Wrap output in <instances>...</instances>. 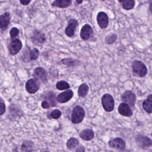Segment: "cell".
<instances>
[{
	"mask_svg": "<svg viewBox=\"0 0 152 152\" xmlns=\"http://www.w3.org/2000/svg\"><path fill=\"white\" fill-rule=\"evenodd\" d=\"M71 4L72 0H55L52 5L60 8H66L69 7Z\"/></svg>",
	"mask_w": 152,
	"mask_h": 152,
	"instance_id": "obj_17",
	"label": "cell"
},
{
	"mask_svg": "<svg viewBox=\"0 0 152 152\" xmlns=\"http://www.w3.org/2000/svg\"><path fill=\"white\" fill-rule=\"evenodd\" d=\"M40 52L38 49L34 48L33 49H31L29 52V59L30 61H35L36 60L39 56Z\"/></svg>",
	"mask_w": 152,
	"mask_h": 152,
	"instance_id": "obj_24",
	"label": "cell"
},
{
	"mask_svg": "<svg viewBox=\"0 0 152 152\" xmlns=\"http://www.w3.org/2000/svg\"><path fill=\"white\" fill-rule=\"evenodd\" d=\"M11 20V15L9 12H6L0 16V27L3 31L7 29Z\"/></svg>",
	"mask_w": 152,
	"mask_h": 152,
	"instance_id": "obj_14",
	"label": "cell"
},
{
	"mask_svg": "<svg viewBox=\"0 0 152 152\" xmlns=\"http://www.w3.org/2000/svg\"><path fill=\"white\" fill-rule=\"evenodd\" d=\"M10 37H11V38L12 39L15 38L19 34V30H18V28H17V27H12L10 30Z\"/></svg>",
	"mask_w": 152,
	"mask_h": 152,
	"instance_id": "obj_29",
	"label": "cell"
},
{
	"mask_svg": "<svg viewBox=\"0 0 152 152\" xmlns=\"http://www.w3.org/2000/svg\"><path fill=\"white\" fill-rule=\"evenodd\" d=\"M102 104L103 109L107 112H111L114 108V100L109 94H105L102 98Z\"/></svg>",
	"mask_w": 152,
	"mask_h": 152,
	"instance_id": "obj_3",
	"label": "cell"
},
{
	"mask_svg": "<svg viewBox=\"0 0 152 152\" xmlns=\"http://www.w3.org/2000/svg\"><path fill=\"white\" fill-rule=\"evenodd\" d=\"M32 147V142L30 141H24L21 145V150L23 152H28Z\"/></svg>",
	"mask_w": 152,
	"mask_h": 152,
	"instance_id": "obj_28",
	"label": "cell"
},
{
	"mask_svg": "<svg viewBox=\"0 0 152 152\" xmlns=\"http://www.w3.org/2000/svg\"><path fill=\"white\" fill-rule=\"evenodd\" d=\"M116 39H117V35L114 33H110L106 36L104 40L107 44L111 45L114 43L116 42Z\"/></svg>",
	"mask_w": 152,
	"mask_h": 152,
	"instance_id": "obj_25",
	"label": "cell"
},
{
	"mask_svg": "<svg viewBox=\"0 0 152 152\" xmlns=\"http://www.w3.org/2000/svg\"><path fill=\"white\" fill-rule=\"evenodd\" d=\"M150 49H151V50H152V45H151V47H150Z\"/></svg>",
	"mask_w": 152,
	"mask_h": 152,
	"instance_id": "obj_39",
	"label": "cell"
},
{
	"mask_svg": "<svg viewBox=\"0 0 152 152\" xmlns=\"http://www.w3.org/2000/svg\"><path fill=\"white\" fill-rule=\"evenodd\" d=\"M109 145L110 147L115 148L118 150H123L125 147V141L119 138H115L109 141Z\"/></svg>",
	"mask_w": 152,
	"mask_h": 152,
	"instance_id": "obj_16",
	"label": "cell"
},
{
	"mask_svg": "<svg viewBox=\"0 0 152 152\" xmlns=\"http://www.w3.org/2000/svg\"><path fill=\"white\" fill-rule=\"evenodd\" d=\"M137 145L142 148H147L152 145V140L148 137L141 135H138L135 137Z\"/></svg>",
	"mask_w": 152,
	"mask_h": 152,
	"instance_id": "obj_7",
	"label": "cell"
},
{
	"mask_svg": "<svg viewBox=\"0 0 152 152\" xmlns=\"http://www.w3.org/2000/svg\"><path fill=\"white\" fill-rule=\"evenodd\" d=\"M147 99H148V100H151V101H152V94L148 95V96H147Z\"/></svg>",
	"mask_w": 152,
	"mask_h": 152,
	"instance_id": "obj_36",
	"label": "cell"
},
{
	"mask_svg": "<svg viewBox=\"0 0 152 152\" xmlns=\"http://www.w3.org/2000/svg\"><path fill=\"white\" fill-rule=\"evenodd\" d=\"M30 38L31 42L34 45L41 46L46 41V37L45 34L42 32L37 30H34L32 32Z\"/></svg>",
	"mask_w": 152,
	"mask_h": 152,
	"instance_id": "obj_4",
	"label": "cell"
},
{
	"mask_svg": "<svg viewBox=\"0 0 152 152\" xmlns=\"http://www.w3.org/2000/svg\"><path fill=\"white\" fill-rule=\"evenodd\" d=\"M61 62L68 66H75L79 65L80 62L77 59H74L72 58H64L61 60Z\"/></svg>",
	"mask_w": 152,
	"mask_h": 152,
	"instance_id": "obj_19",
	"label": "cell"
},
{
	"mask_svg": "<svg viewBox=\"0 0 152 152\" xmlns=\"http://www.w3.org/2000/svg\"><path fill=\"white\" fill-rule=\"evenodd\" d=\"M132 68L134 74L140 77H144L147 74V67L141 61H134L132 64Z\"/></svg>",
	"mask_w": 152,
	"mask_h": 152,
	"instance_id": "obj_1",
	"label": "cell"
},
{
	"mask_svg": "<svg viewBox=\"0 0 152 152\" xmlns=\"http://www.w3.org/2000/svg\"><path fill=\"white\" fill-rule=\"evenodd\" d=\"M45 100L48 102L50 104V107H53L56 105V101H55V96L53 92H49L46 95Z\"/></svg>",
	"mask_w": 152,
	"mask_h": 152,
	"instance_id": "obj_21",
	"label": "cell"
},
{
	"mask_svg": "<svg viewBox=\"0 0 152 152\" xmlns=\"http://www.w3.org/2000/svg\"><path fill=\"white\" fill-rule=\"evenodd\" d=\"M50 116L53 119H58L61 116V112L58 109H55L51 112Z\"/></svg>",
	"mask_w": 152,
	"mask_h": 152,
	"instance_id": "obj_30",
	"label": "cell"
},
{
	"mask_svg": "<svg viewBox=\"0 0 152 152\" xmlns=\"http://www.w3.org/2000/svg\"><path fill=\"white\" fill-rule=\"evenodd\" d=\"M74 93L71 90H68L58 94L56 100L61 103H64L68 102L73 97Z\"/></svg>",
	"mask_w": 152,
	"mask_h": 152,
	"instance_id": "obj_11",
	"label": "cell"
},
{
	"mask_svg": "<svg viewBox=\"0 0 152 152\" xmlns=\"http://www.w3.org/2000/svg\"><path fill=\"white\" fill-rule=\"evenodd\" d=\"M31 0H20V3L23 5H28Z\"/></svg>",
	"mask_w": 152,
	"mask_h": 152,
	"instance_id": "obj_34",
	"label": "cell"
},
{
	"mask_svg": "<svg viewBox=\"0 0 152 152\" xmlns=\"http://www.w3.org/2000/svg\"><path fill=\"white\" fill-rule=\"evenodd\" d=\"M42 107L43 108V109H49L50 106V104L48 103V102H46V100H44L42 102Z\"/></svg>",
	"mask_w": 152,
	"mask_h": 152,
	"instance_id": "obj_32",
	"label": "cell"
},
{
	"mask_svg": "<svg viewBox=\"0 0 152 152\" xmlns=\"http://www.w3.org/2000/svg\"><path fill=\"white\" fill-rule=\"evenodd\" d=\"M79 141L75 138H71L66 142V147L69 150H73L78 145Z\"/></svg>",
	"mask_w": 152,
	"mask_h": 152,
	"instance_id": "obj_22",
	"label": "cell"
},
{
	"mask_svg": "<svg viewBox=\"0 0 152 152\" xmlns=\"http://www.w3.org/2000/svg\"><path fill=\"white\" fill-rule=\"evenodd\" d=\"M135 5L134 0H127L122 4V8L125 10H130L134 8Z\"/></svg>",
	"mask_w": 152,
	"mask_h": 152,
	"instance_id": "obj_27",
	"label": "cell"
},
{
	"mask_svg": "<svg viewBox=\"0 0 152 152\" xmlns=\"http://www.w3.org/2000/svg\"><path fill=\"white\" fill-rule=\"evenodd\" d=\"M23 47L22 42L20 39H15L11 40L8 45L9 53L11 55H17L21 49Z\"/></svg>",
	"mask_w": 152,
	"mask_h": 152,
	"instance_id": "obj_5",
	"label": "cell"
},
{
	"mask_svg": "<svg viewBox=\"0 0 152 152\" xmlns=\"http://www.w3.org/2000/svg\"><path fill=\"white\" fill-rule=\"evenodd\" d=\"M85 1H90V0H85Z\"/></svg>",
	"mask_w": 152,
	"mask_h": 152,
	"instance_id": "obj_41",
	"label": "cell"
},
{
	"mask_svg": "<svg viewBox=\"0 0 152 152\" xmlns=\"http://www.w3.org/2000/svg\"><path fill=\"white\" fill-rule=\"evenodd\" d=\"M100 1H104L105 0H100Z\"/></svg>",
	"mask_w": 152,
	"mask_h": 152,
	"instance_id": "obj_40",
	"label": "cell"
},
{
	"mask_svg": "<svg viewBox=\"0 0 152 152\" xmlns=\"http://www.w3.org/2000/svg\"><path fill=\"white\" fill-rule=\"evenodd\" d=\"M88 91V86L87 84L83 83L81 84L78 88V94L81 97H85Z\"/></svg>",
	"mask_w": 152,
	"mask_h": 152,
	"instance_id": "obj_20",
	"label": "cell"
},
{
	"mask_svg": "<svg viewBox=\"0 0 152 152\" xmlns=\"http://www.w3.org/2000/svg\"><path fill=\"white\" fill-rule=\"evenodd\" d=\"M97 22L101 28H106L109 23V18L106 13L103 11L99 12L97 15Z\"/></svg>",
	"mask_w": 152,
	"mask_h": 152,
	"instance_id": "obj_9",
	"label": "cell"
},
{
	"mask_svg": "<svg viewBox=\"0 0 152 152\" xmlns=\"http://www.w3.org/2000/svg\"><path fill=\"white\" fill-rule=\"evenodd\" d=\"M69 85L68 83L65 81H60L56 83V87L57 89L59 90H66L69 88Z\"/></svg>",
	"mask_w": 152,
	"mask_h": 152,
	"instance_id": "obj_26",
	"label": "cell"
},
{
	"mask_svg": "<svg viewBox=\"0 0 152 152\" xmlns=\"http://www.w3.org/2000/svg\"><path fill=\"white\" fill-rule=\"evenodd\" d=\"M119 1V2H121V3H124L126 1H127V0H118Z\"/></svg>",
	"mask_w": 152,
	"mask_h": 152,
	"instance_id": "obj_38",
	"label": "cell"
},
{
	"mask_svg": "<svg viewBox=\"0 0 152 152\" xmlns=\"http://www.w3.org/2000/svg\"><path fill=\"white\" fill-rule=\"evenodd\" d=\"M85 111L84 109L79 106L74 107L71 115V121L73 124H79L84 118Z\"/></svg>",
	"mask_w": 152,
	"mask_h": 152,
	"instance_id": "obj_2",
	"label": "cell"
},
{
	"mask_svg": "<svg viewBox=\"0 0 152 152\" xmlns=\"http://www.w3.org/2000/svg\"><path fill=\"white\" fill-rule=\"evenodd\" d=\"M33 76L34 78L42 82H46L47 80V73L46 71L41 67H37L34 69Z\"/></svg>",
	"mask_w": 152,
	"mask_h": 152,
	"instance_id": "obj_12",
	"label": "cell"
},
{
	"mask_svg": "<svg viewBox=\"0 0 152 152\" xmlns=\"http://www.w3.org/2000/svg\"><path fill=\"white\" fill-rule=\"evenodd\" d=\"M85 148L83 145H80L76 148V152H84Z\"/></svg>",
	"mask_w": 152,
	"mask_h": 152,
	"instance_id": "obj_33",
	"label": "cell"
},
{
	"mask_svg": "<svg viewBox=\"0 0 152 152\" xmlns=\"http://www.w3.org/2000/svg\"><path fill=\"white\" fill-rule=\"evenodd\" d=\"M93 34L92 27L88 24H84L80 31V37L84 40H88Z\"/></svg>",
	"mask_w": 152,
	"mask_h": 152,
	"instance_id": "obj_10",
	"label": "cell"
},
{
	"mask_svg": "<svg viewBox=\"0 0 152 152\" xmlns=\"http://www.w3.org/2000/svg\"><path fill=\"white\" fill-rule=\"evenodd\" d=\"M26 90L30 93L34 94L39 89V83L36 78H31L28 80L26 83Z\"/></svg>",
	"mask_w": 152,
	"mask_h": 152,
	"instance_id": "obj_6",
	"label": "cell"
},
{
	"mask_svg": "<svg viewBox=\"0 0 152 152\" xmlns=\"http://www.w3.org/2000/svg\"><path fill=\"white\" fill-rule=\"evenodd\" d=\"M149 10L150 11V12L152 14V2L150 3V6H149Z\"/></svg>",
	"mask_w": 152,
	"mask_h": 152,
	"instance_id": "obj_35",
	"label": "cell"
},
{
	"mask_svg": "<svg viewBox=\"0 0 152 152\" xmlns=\"http://www.w3.org/2000/svg\"><path fill=\"white\" fill-rule=\"evenodd\" d=\"M78 21L75 19L69 20L68 26L65 29V33L68 37H72L74 34L75 29L78 26Z\"/></svg>",
	"mask_w": 152,
	"mask_h": 152,
	"instance_id": "obj_13",
	"label": "cell"
},
{
	"mask_svg": "<svg viewBox=\"0 0 152 152\" xmlns=\"http://www.w3.org/2000/svg\"><path fill=\"white\" fill-rule=\"evenodd\" d=\"M1 112H0V114L2 115L4 114V113L5 112V103L3 102V100L1 99Z\"/></svg>",
	"mask_w": 152,
	"mask_h": 152,
	"instance_id": "obj_31",
	"label": "cell"
},
{
	"mask_svg": "<svg viewBox=\"0 0 152 152\" xmlns=\"http://www.w3.org/2000/svg\"><path fill=\"white\" fill-rule=\"evenodd\" d=\"M80 137L84 140L89 141L93 139L94 137V132L91 129H84L80 132Z\"/></svg>",
	"mask_w": 152,
	"mask_h": 152,
	"instance_id": "obj_18",
	"label": "cell"
},
{
	"mask_svg": "<svg viewBox=\"0 0 152 152\" xmlns=\"http://www.w3.org/2000/svg\"><path fill=\"white\" fill-rule=\"evenodd\" d=\"M118 112L119 113L124 116H131L132 115V111L128 105L126 103H122L119 104L118 107Z\"/></svg>",
	"mask_w": 152,
	"mask_h": 152,
	"instance_id": "obj_15",
	"label": "cell"
},
{
	"mask_svg": "<svg viewBox=\"0 0 152 152\" xmlns=\"http://www.w3.org/2000/svg\"><path fill=\"white\" fill-rule=\"evenodd\" d=\"M83 0H76V2L77 3V4H80L83 2Z\"/></svg>",
	"mask_w": 152,
	"mask_h": 152,
	"instance_id": "obj_37",
	"label": "cell"
},
{
	"mask_svg": "<svg viewBox=\"0 0 152 152\" xmlns=\"http://www.w3.org/2000/svg\"><path fill=\"white\" fill-rule=\"evenodd\" d=\"M121 100L127 103L128 105L133 107L136 100V96L134 93L131 91H126L121 95Z\"/></svg>",
	"mask_w": 152,
	"mask_h": 152,
	"instance_id": "obj_8",
	"label": "cell"
},
{
	"mask_svg": "<svg viewBox=\"0 0 152 152\" xmlns=\"http://www.w3.org/2000/svg\"><path fill=\"white\" fill-rule=\"evenodd\" d=\"M142 107L144 110L148 113H152V101L146 99L142 103Z\"/></svg>",
	"mask_w": 152,
	"mask_h": 152,
	"instance_id": "obj_23",
	"label": "cell"
},
{
	"mask_svg": "<svg viewBox=\"0 0 152 152\" xmlns=\"http://www.w3.org/2000/svg\"><path fill=\"white\" fill-rule=\"evenodd\" d=\"M151 136H152V133H151Z\"/></svg>",
	"mask_w": 152,
	"mask_h": 152,
	"instance_id": "obj_42",
	"label": "cell"
}]
</instances>
